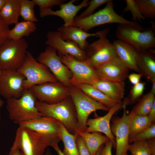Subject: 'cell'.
<instances>
[{
	"label": "cell",
	"instance_id": "1",
	"mask_svg": "<svg viewBox=\"0 0 155 155\" xmlns=\"http://www.w3.org/2000/svg\"><path fill=\"white\" fill-rule=\"evenodd\" d=\"M36 106L43 116L51 117L61 122L70 133L78 131L76 110L70 96L57 103L49 104L37 100Z\"/></svg>",
	"mask_w": 155,
	"mask_h": 155
},
{
	"label": "cell",
	"instance_id": "2",
	"mask_svg": "<svg viewBox=\"0 0 155 155\" xmlns=\"http://www.w3.org/2000/svg\"><path fill=\"white\" fill-rule=\"evenodd\" d=\"M106 6L96 13L84 18H75L70 24L65 26H72L81 28L87 32L95 27L110 23L126 24L142 31L143 26L139 23L131 21L118 14L114 9L112 0L106 3Z\"/></svg>",
	"mask_w": 155,
	"mask_h": 155
},
{
	"label": "cell",
	"instance_id": "3",
	"mask_svg": "<svg viewBox=\"0 0 155 155\" xmlns=\"http://www.w3.org/2000/svg\"><path fill=\"white\" fill-rule=\"evenodd\" d=\"M37 100L30 89L25 90L19 98L7 99L6 108L10 119L14 123L19 125L23 122L43 116L36 106Z\"/></svg>",
	"mask_w": 155,
	"mask_h": 155
},
{
	"label": "cell",
	"instance_id": "4",
	"mask_svg": "<svg viewBox=\"0 0 155 155\" xmlns=\"http://www.w3.org/2000/svg\"><path fill=\"white\" fill-rule=\"evenodd\" d=\"M17 71L25 78L24 84L25 90L36 85L58 81L49 68L38 61L29 51Z\"/></svg>",
	"mask_w": 155,
	"mask_h": 155
},
{
	"label": "cell",
	"instance_id": "5",
	"mask_svg": "<svg viewBox=\"0 0 155 155\" xmlns=\"http://www.w3.org/2000/svg\"><path fill=\"white\" fill-rule=\"evenodd\" d=\"M108 28L99 31L98 39L89 44L84 51L85 61L94 69L111 61L116 57L114 45L107 38Z\"/></svg>",
	"mask_w": 155,
	"mask_h": 155
},
{
	"label": "cell",
	"instance_id": "6",
	"mask_svg": "<svg viewBox=\"0 0 155 155\" xmlns=\"http://www.w3.org/2000/svg\"><path fill=\"white\" fill-rule=\"evenodd\" d=\"M48 147L36 132L19 126L9 155L19 150L24 155H44Z\"/></svg>",
	"mask_w": 155,
	"mask_h": 155
},
{
	"label": "cell",
	"instance_id": "7",
	"mask_svg": "<svg viewBox=\"0 0 155 155\" xmlns=\"http://www.w3.org/2000/svg\"><path fill=\"white\" fill-rule=\"evenodd\" d=\"M70 96L72 99L76 111L79 131H86V122L90 115L98 110L108 111L107 107L94 100L83 92L78 87H69Z\"/></svg>",
	"mask_w": 155,
	"mask_h": 155
},
{
	"label": "cell",
	"instance_id": "8",
	"mask_svg": "<svg viewBox=\"0 0 155 155\" xmlns=\"http://www.w3.org/2000/svg\"><path fill=\"white\" fill-rule=\"evenodd\" d=\"M118 39L131 45L138 51L155 47V32L152 28L141 31L130 25L118 24L115 32Z\"/></svg>",
	"mask_w": 155,
	"mask_h": 155
},
{
	"label": "cell",
	"instance_id": "9",
	"mask_svg": "<svg viewBox=\"0 0 155 155\" xmlns=\"http://www.w3.org/2000/svg\"><path fill=\"white\" fill-rule=\"evenodd\" d=\"M28 44L24 38H7L0 46V67L2 70H17L23 62Z\"/></svg>",
	"mask_w": 155,
	"mask_h": 155
},
{
	"label": "cell",
	"instance_id": "10",
	"mask_svg": "<svg viewBox=\"0 0 155 155\" xmlns=\"http://www.w3.org/2000/svg\"><path fill=\"white\" fill-rule=\"evenodd\" d=\"M62 62L71 71L72 76L70 80L71 86L81 84L92 85L100 78L95 69L85 60L79 61L68 55L58 54Z\"/></svg>",
	"mask_w": 155,
	"mask_h": 155
},
{
	"label": "cell",
	"instance_id": "11",
	"mask_svg": "<svg viewBox=\"0 0 155 155\" xmlns=\"http://www.w3.org/2000/svg\"><path fill=\"white\" fill-rule=\"evenodd\" d=\"M126 101L123 103V112L121 117L114 118L110 124L111 130L115 139V155H126L129 146V139L130 124L135 115L132 110L129 113L126 110Z\"/></svg>",
	"mask_w": 155,
	"mask_h": 155
},
{
	"label": "cell",
	"instance_id": "12",
	"mask_svg": "<svg viewBox=\"0 0 155 155\" xmlns=\"http://www.w3.org/2000/svg\"><path fill=\"white\" fill-rule=\"evenodd\" d=\"M59 121L50 117L41 116L20 124V126L36 132L48 146L52 147L61 140L59 130Z\"/></svg>",
	"mask_w": 155,
	"mask_h": 155
},
{
	"label": "cell",
	"instance_id": "13",
	"mask_svg": "<svg viewBox=\"0 0 155 155\" xmlns=\"http://www.w3.org/2000/svg\"><path fill=\"white\" fill-rule=\"evenodd\" d=\"M56 50L48 46L45 50L38 56L36 60L46 66L58 81L70 87V80L72 74L70 70L61 61Z\"/></svg>",
	"mask_w": 155,
	"mask_h": 155
},
{
	"label": "cell",
	"instance_id": "14",
	"mask_svg": "<svg viewBox=\"0 0 155 155\" xmlns=\"http://www.w3.org/2000/svg\"><path fill=\"white\" fill-rule=\"evenodd\" d=\"M29 89L37 100L49 104L59 102L70 96L69 87L59 81L36 85Z\"/></svg>",
	"mask_w": 155,
	"mask_h": 155
},
{
	"label": "cell",
	"instance_id": "15",
	"mask_svg": "<svg viewBox=\"0 0 155 155\" xmlns=\"http://www.w3.org/2000/svg\"><path fill=\"white\" fill-rule=\"evenodd\" d=\"M25 77L17 70H2L0 75V94L5 98H19L25 89Z\"/></svg>",
	"mask_w": 155,
	"mask_h": 155
},
{
	"label": "cell",
	"instance_id": "16",
	"mask_svg": "<svg viewBox=\"0 0 155 155\" xmlns=\"http://www.w3.org/2000/svg\"><path fill=\"white\" fill-rule=\"evenodd\" d=\"M47 37L46 44L55 49L57 51L58 54L69 55L80 61L86 60V56L85 51L81 49L75 42L63 40L59 31L49 32Z\"/></svg>",
	"mask_w": 155,
	"mask_h": 155
},
{
	"label": "cell",
	"instance_id": "17",
	"mask_svg": "<svg viewBox=\"0 0 155 155\" xmlns=\"http://www.w3.org/2000/svg\"><path fill=\"white\" fill-rule=\"evenodd\" d=\"M122 108V102L111 108L108 113L103 116L88 119L86 122L87 127L86 131L104 133L112 142L113 147L115 148V139L111 130L110 121L114 114Z\"/></svg>",
	"mask_w": 155,
	"mask_h": 155
},
{
	"label": "cell",
	"instance_id": "18",
	"mask_svg": "<svg viewBox=\"0 0 155 155\" xmlns=\"http://www.w3.org/2000/svg\"><path fill=\"white\" fill-rule=\"evenodd\" d=\"M95 69L100 78L121 83H124L128 76L129 70L117 56L109 62Z\"/></svg>",
	"mask_w": 155,
	"mask_h": 155
},
{
	"label": "cell",
	"instance_id": "19",
	"mask_svg": "<svg viewBox=\"0 0 155 155\" xmlns=\"http://www.w3.org/2000/svg\"><path fill=\"white\" fill-rule=\"evenodd\" d=\"M77 1L72 0L62 4L59 5L60 9L56 11H54L51 8L40 10V16L41 18L51 15L59 16L63 19L64 23L63 26H66L73 21L81 9L87 7L89 4L88 0H84L79 5H75L73 3Z\"/></svg>",
	"mask_w": 155,
	"mask_h": 155
},
{
	"label": "cell",
	"instance_id": "20",
	"mask_svg": "<svg viewBox=\"0 0 155 155\" xmlns=\"http://www.w3.org/2000/svg\"><path fill=\"white\" fill-rule=\"evenodd\" d=\"M117 55L129 69L139 72L137 65L138 51L134 46L122 40L117 39L112 43Z\"/></svg>",
	"mask_w": 155,
	"mask_h": 155
},
{
	"label": "cell",
	"instance_id": "21",
	"mask_svg": "<svg viewBox=\"0 0 155 155\" xmlns=\"http://www.w3.org/2000/svg\"><path fill=\"white\" fill-rule=\"evenodd\" d=\"M58 31L63 40L73 41L76 43L82 50L85 51L89 44L86 39L91 36L99 38V31L94 33H89L79 28L63 26L58 28Z\"/></svg>",
	"mask_w": 155,
	"mask_h": 155
},
{
	"label": "cell",
	"instance_id": "22",
	"mask_svg": "<svg viewBox=\"0 0 155 155\" xmlns=\"http://www.w3.org/2000/svg\"><path fill=\"white\" fill-rule=\"evenodd\" d=\"M106 96L114 100L121 101L125 94V83L100 78L92 85Z\"/></svg>",
	"mask_w": 155,
	"mask_h": 155
},
{
	"label": "cell",
	"instance_id": "23",
	"mask_svg": "<svg viewBox=\"0 0 155 155\" xmlns=\"http://www.w3.org/2000/svg\"><path fill=\"white\" fill-rule=\"evenodd\" d=\"M137 65L139 72L151 82L155 79V57L148 51H138Z\"/></svg>",
	"mask_w": 155,
	"mask_h": 155
},
{
	"label": "cell",
	"instance_id": "24",
	"mask_svg": "<svg viewBox=\"0 0 155 155\" xmlns=\"http://www.w3.org/2000/svg\"><path fill=\"white\" fill-rule=\"evenodd\" d=\"M89 97L109 108L121 103V101L113 100L92 85L81 84L76 86Z\"/></svg>",
	"mask_w": 155,
	"mask_h": 155
},
{
	"label": "cell",
	"instance_id": "25",
	"mask_svg": "<svg viewBox=\"0 0 155 155\" xmlns=\"http://www.w3.org/2000/svg\"><path fill=\"white\" fill-rule=\"evenodd\" d=\"M77 133L84 140L90 155H95L102 145L110 140L106 136L98 132L79 131Z\"/></svg>",
	"mask_w": 155,
	"mask_h": 155
},
{
	"label": "cell",
	"instance_id": "26",
	"mask_svg": "<svg viewBox=\"0 0 155 155\" xmlns=\"http://www.w3.org/2000/svg\"><path fill=\"white\" fill-rule=\"evenodd\" d=\"M20 7V0H7L0 11V17L7 25L15 24L18 22Z\"/></svg>",
	"mask_w": 155,
	"mask_h": 155
},
{
	"label": "cell",
	"instance_id": "27",
	"mask_svg": "<svg viewBox=\"0 0 155 155\" xmlns=\"http://www.w3.org/2000/svg\"><path fill=\"white\" fill-rule=\"evenodd\" d=\"M59 133L63 142L64 155H80L76 142L77 133L73 135L69 133L62 123L59 121Z\"/></svg>",
	"mask_w": 155,
	"mask_h": 155
},
{
	"label": "cell",
	"instance_id": "28",
	"mask_svg": "<svg viewBox=\"0 0 155 155\" xmlns=\"http://www.w3.org/2000/svg\"><path fill=\"white\" fill-rule=\"evenodd\" d=\"M37 29L34 22L23 21L18 22L14 27L8 31L7 38L18 40L22 38L23 36H27L34 32Z\"/></svg>",
	"mask_w": 155,
	"mask_h": 155
},
{
	"label": "cell",
	"instance_id": "29",
	"mask_svg": "<svg viewBox=\"0 0 155 155\" xmlns=\"http://www.w3.org/2000/svg\"><path fill=\"white\" fill-rule=\"evenodd\" d=\"M155 94L150 92L144 95L132 110L135 114L148 115L155 102Z\"/></svg>",
	"mask_w": 155,
	"mask_h": 155
},
{
	"label": "cell",
	"instance_id": "30",
	"mask_svg": "<svg viewBox=\"0 0 155 155\" xmlns=\"http://www.w3.org/2000/svg\"><path fill=\"white\" fill-rule=\"evenodd\" d=\"M20 15L24 21L33 22L38 20L35 16L34 7L36 5L34 0H20Z\"/></svg>",
	"mask_w": 155,
	"mask_h": 155
},
{
	"label": "cell",
	"instance_id": "31",
	"mask_svg": "<svg viewBox=\"0 0 155 155\" xmlns=\"http://www.w3.org/2000/svg\"><path fill=\"white\" fill-rule=\"evenodd\" d=\"M152 123L148 115L141 116L135 114L130 124L129 136L147 128Z\"/></svg>",
	"mask_w": 155,
	"mask_h": 155
},
{
	"label": "cell",
	"instance_id": "32",
	"mask_svg": "<svg viewBox=\"0 0 155 155\" xmlns=\"http://www.w3.org/2000/svg\"><path fill=\"white\" fill-rule=\"evenodd\" d=\"M142 15L146 18H155V0H134Z\"/></svg>",
	"mask_w": 155,
	"mask_h": 155
},
{
	"label": "cell",
	"instance_id": "33",
	"mask_svg": "<svg viewBox=\"0 0 155 155\" xmlns=\"http://www.w3.org/2000/svg\"><path fill=\"white\" fill-rule=\"evenodd\" d=\"M128 150L133 155H152L147 140L133 142L129 145Z\"/></svg>",
	"mask_w": 155,
	"mask_h": 155
},
{
	"label": "cell",
	"instance_id": "34",
	"mask_svg": "<svg viewBox=\"0 0 155 155\" xmlns=\"http://www.w3.org/2000/svg\"><path fill=\"white\" fill-rule=\"evenodd\" d=\"M155 137V124L153 123L149 127L129 136V143L135 141L147 140Z\"/></svg>",
	"mask_w": 155,
	"mask_h": 155
},
{
	"label": "cell",
	"instance_id": "35",
	"mask_svg": "<svg viewBox=\"0 0 155 155\" xmlns=\"http://www.w3.org/2000/svg\"><path fill=\"white\" fill-rule=\"evenodd\" d=\"M126 6L123 10V12L130 11L132 14V21L136 22L138 21L141 22L146 19L141 14L139 9L134 0H126Z\"/></svg>",
	"mask_w": 155,
	"mask_h": 155
},
{
	"label": "cell",
	"instance_id": "36",
	"mask_svg": "<svg viewBox=\"0 0 155 155\" xmlns=\"http://www.w3.org/2000/svg\"><path fill=\"white\" fill-rule=\"evenodd\" d=\"M145 85V83L140 82L133 86L130 91L129 97L125 99L127 104L133 103L138 100L142 94Z\"/></svg>",
	"mask_w": 155,
	"mask_h": 155
},
{
	"label": "cell",
	"instance_id": "37",
	"mask_svg": "<svg viewBox=\"0 0 155 155\" xmlns=\"http://www.w3.org/2000/svg\"><path fill=\"white\" fill-rule=\"evenodd\" d=\"M110 0H92L89 1V4L87 9L80 15L76 17L81 18L88 17L93 13L94 11L102 5L107 3Z\"/></svg>",
	"mask_w": 155,
	"mask_h": 155
},
{
	"label": "cell",
	"instance_id": "38",
	"mask_svg": "<svg viewBox=\"0 0 155 155\" xmlns=\"http://www.w3.org/2000/svg\"><path fill=\"white\" fill-rule=\"evenodd\" d=\"M36 5H38L40 10H44L51 8L55 6L60 5L64 3V0H34Z\"/></svg>",
	"mask_w": 155,
	"mask_h": 155
},
{
	"label": "cell",
	"instance_id": "39",
	"mask_svg": "<svg viewBox=\"0 0 155 155\" xmlns=\"http://www.w3.org/2000/svg\"><path fill=\"white\" fill-rule=\"evenodd\" d=\"M76 142L80 155H90L84 140L77 133Z\"/></svg>",
	"mask_w": 155,
	"mask_h": 155
},
{
	"label": "cell",
	"instance_id": "40",
	"mask_svg": "<svg viewBox=\"0 0 155 155\" xmlns=\"http://www.w3.org/2000/svg\"><path fill=\"white\" fill-rule=\"evenodd\" d=\"M9 30V26L4 22L0 17V46L7 38V33Z\"/></svg>",
	"mask_w": 155,
	"mask_h": 155
},
{
	"label": "cell",
	"instance_id": "41",
	"mask_svg": "<svg viewBox=\"0 0 155 155\" xmlns=\"http://www.w3.org/2000/svg\"><path fill=\"white\" fill-rule=\"evenodd\" d=\"M105 144L104 146L101 149L99 155H112V149L113 147L112 142L109 140Z\"/></svg>",
	"mask_w": 155,
	"mask_h": 155
},
{
	"label": "cell",
	"instance_id": "42",
	"mask_svg": "<svg viewBox=\"0 0 155 155\" xmlns=\"http://www.w3.org/2000/svg\"><path fill=\"white\" fill-rule=\"evenodd\" d=\"M142 76L140 73H133L129 74L127 77L130 82L134 85L140 82Z\"/></svg>",
	"mask_w": 155,
	"mask_h": 155
},
{
	"label": "cell",
	"instance_id": "43",
	"mask_svg": "<svg viewBox=\"0 0 155 155\" xmlns=\"http://www.w3.org/2000/svg\"><path fill=\"white\" fill-rule=\"evenodd\" d=\"M148 116L152 123H154L155 121V102L149 113Z\"/></svg>",
	"mask_w": 155,
	"mask_h": 155
},
{
	"label": "cell",
	"instance_id": "44",
	"mask_svg": "<svg viewBox=\"0 0 155 155\" xmlns=\"http://www.w3.org/2000/svg\"><path fill=\"white\" fill-rule=\"evenodd\" d=\"M148 141L149 148L151 152L152 155H155V139L154 138Z\"/></svg>",
	"mask_w": 155,
	"mask_h": 155
},
{
	"label": "cell",
	"instance_id": "45",
	"mask_svg": "<svg viewBox=\"0 0 155 155\" xmlns=\"http://www.w3.org/2000/svg\"><path fill=\"white\" fill-rule=\"evenodd\" d=\"M52 147L55 150L58 155H64L59 147L58 144L54 145Z\"/></svg>",
	"mask_w": 155,
	"mask_h": 155
},
{
	"label": "cell",
	"instance_id": "46",
	"mask_svg": "<svg viewBox=\"0 0 155 155\" xmlns=\"http://www.w3.org/2000/svg\"><path fill=\"white\" fill-rule=\"evenodd\" d=\"M151 82L152 84L151 89L150 92L155 94V79L153 80Z\"/></svg>",
	"mask_w": 155,
	"mask_h": 155
},
{
	"label": "cell",
	"instance_id": "47",
	"mask_svg": "<svg viewBox=\"0 0 155 155\" xmlns=\"http://www.w3.org/2000/svg\"><path fill=\"white\" fill-rule=\"evenodd\" d=\"M9 155H24L22 152L19 150L14 151L11 154Z\"/></svg>",
	"mask_w": 155,
	"mask_h": 155
},
{
	"label": "cell",
	"instance_id": "48",
	"mask_svg": "<svg viewBox=\"0 0 155 155\" xmlns=\"http://www.w3.org/2000/svg\"><path fill=\"white\" fill-rule=\"evenodd\" d=\"M7 0H0V11L5 4Z\"/></svg>",
	"mask_w": 155,
	"mask_h": 155
},
{
	"label": "cell",
	"instance_id": "49",
	"mask_svg": "<svg viewBox=\"0 0 155 155\" xmlns=\"http://www.w3.org/2000/svg\"><path fill=\"white\" fill-rule=\"evenodd\" d=\"M44 155H53L49 149L46 148Z\"/></svg>",
	"mask_w": 155,
	"mask_h": 155
},
{
	"label": "cell",
	"instance_id": "50",
	"mask_svg": "<svg viewBox=\"0 0 155 155\" xmlns=\"http://www.w3.org/2000/svg\"><path fill=\"white\" fill-rule=\"evenodd\" d=\"M4 104V101L0 98V120L1 119V116L0 114V109L1 107L3 106Z\"/></svg>",
	"mask_w": 155,
	"mask_h": 155
},
{
	"label": "cell",
	"instance_id": "51",
	"mask_svg": "<svg viewBox=\"0 0 155 155\" xmlns=\"http://www.w3.org/2000/svg\"><path fill=\"white\" fill-rule=\"evenodd\" d=\"M102 146L100 148V149L98 151V152H97V153H96V154L95 155H99V154H100V150H101V149L102 148Z\"/></svg>",
	"mask_w": 155,
	"mask_h": 155
},
{
	"label": "cell",
	"instance_id": "52",
	"mask_svg": "<svg viewBox=\"0 0 155 155\" xmlns=\"http://www.w3.org/2000/svg\"><path fill=\"white\" fill-rule=\"evenodd\" d=\"M2 69H1L0 68V75L1 74V71H2Z\"/></svg>",
	"mask_w": 155,
	"mask_h": 155
},
{
	"label": "cell",
	"instance_id": "53",
	"mask_svg": "<svg viewBox=\"0 0 155 155\" xmlns=\"http://www.w3.org/2000/svg\"><path fill=\"white\" fill-rule=\"evenodd\" d=\"M126 155H132V154H131L129 155V154H127Z\"/></svg>",
	"mask_w": 155,
	"mask_h": 155
}]
</instances>
